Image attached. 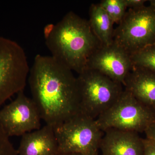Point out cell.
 I'll return each instance as SVG.
<instances>
[{"mask_svg":"<svg viewBox=\"0 0 155 155\" xmlns=\"http://www.w3.org/2000/svg\"><path fill=\"white\" fill-rule=\"evenodd\" d=\"M28 82L32 99L46 125L55 127L81 113L77 77L51 56H35Z\"/></svg>","mask_w":155,"mask_h":155,"instance_id":"1","label":"cell"},{"mask_svg":"<svg viewBox=\"0 0 155 155\" xmlns=\"http://www.w3.org/2000/svg\"><path fill=\"white\" fill-rule=\"evenodd\" d=\"M46 45L52 57L78 74L86 70L91 57L102 45L88 20L72 11L56 24Z\"/></svg>","mask_w":155,"mask_h":155,"instance_id":"2","label":"cell"},{"mask_svg":"<svg viewBox=\"0 0 155 155\" xmlns=\"http://www.w3.org/2000/svg\"><path fill=\"white\" fill-rule=\"evenodd\" d=\"M77 77L80 112L96 119L118 99L124 89L101 73L87 69Z\"/></svg>","mask_w":155,"mask_h":155,"instance_id":"3","label":"cell"},{"mask_svg":"<svg viewBox=\"0 0 155 155\" xmlns=\"http://www.w3.org/2000/svg\"><path fill=\"white\" fill-rule=\"evenodd\" d=\"M54 129L58 153L98 155L104 132L96 119L80 113Z\"/></svg>","mask_w":155,"mask_h":155,"instance_id":"4","label":"cell"},{"mask_svg":"<svg viewBox=\"0 0 155 155\" xmlns=\"http://www.w3.org/2000/svg\"><path fill=\"white\" fill-rule=\"evenodd\" d=\"M130 9L114 29V41L130 54L155 43V1Z\"/></svg>","mask_w":155,"mask_h":155,"instance_id":"5","label":"cell"},{"mask_svg":"<svg viewBox=\"0 0 155 155\" xmlns=\"http://www.w3.org/2000/svg\"><path fill=\"white\" fill-rule=\"evenodd\" d=\"M100 128L144 132L155 122V110L142 104L124 89L110 107L96 119Z\"/></svg>","mask_w":155,"mask_h":155,"instance_id":"6","label":"cell"},{"mask_svg":"<svg viewBox=\"0 0 155 155\" xmlns=\"http://www.w3.org/2000/svg\"><path fill=\"white\" fill-rule=\"evenodd\" d=\"M29 70L23 48L17 42L0 36V107L24 90Z\"/></svg>","mask_w":155,"mask_h":155,"instance_id":"7","label":"cell"},{"mask_svg":"<svg viewBox=\"0 0 155 155\" xmlns=\"http://www.w3.org/2000/svg\"><path fill=\"white\" fill-rule=\"evenodd\" d=\"M41 116L32 98L24 91L0 110V126L9 137L22 136L41 127Z\"/></svg>","mask_w":155,"mask_h":155,"instance_id":"8","label":"cell"},{"mask_svg":"<svg viewBox=\"0 0 155 155\" xmlns=\"http://www.w3.org/2000/svg\"><path fill=\"white\" fill-rule=\"evenodd\" d=\"M132 67L130 54L114 41L109 45L101 46L93 53L87 69L98 71L123 85Z\"/></svg>","mask_w":155,"mask_h":155,"instance_id":"9","label":"cell"},{"mask_svg":"<svg viewBox=\"0 0 155 155\" xmlns=\"http://www.w3.org/2000/svg\"><path fill=\"white\" fill-rule=\"evenodd\" d=\"M101 155H143V138L138 133L110 128L104 131Z\"/></svg>","mask_w":155,"mask_h":155,"instance_id":"10","label":"cell"},{"mask_svg":"<svg viewBox=\"0 0 155 155\" xmlns=\"http://www.w3.org/2000/svg\"><path fill=\"white\" fill-rule=\"evenodd\" d=\"M18 155H55L58 144L54 127L46 125L22 136Z\"/></svg>","mask_w":155,"mask_h":155,"instance_id":"11","label":"cell"},{"mask_svg":"<svg viewBox=\"0 0 155 155\" xmlns=\"http://www.w3.org/2000/svg\"><path fill=\"white\" fill-rule=\"evenodd\" d=\"M124 89L144 105L155 110V72L133 67L125 78Z\"/></svg>","mask_w":155,"mask_h":155,"instance_id":"12","label":"cell"},{"mask_svg":"<svg viewBox=\"0 0 155 155\" xmlns=\"http://www.w3.org/2000/svg\"><path fill=\"white\" fill-rule=\"evenodd\" d=\"M89 20L92 30L101 45L107 46L114 42V22L99 4H92Z\"/></svg>","mask_w":155,"mask_h":155,"instance_id":"13","label":"cell"},{"mask_svg":"<svg viewBox=\"0 0 155 155\" xmlns=\"http://www.w3.org/2000/svg\"><path fill=\"white\" fill-rule=\"evenodd\" d=\"M130 56L133 67L145 68L155 72V43Z\"/></svg>","mask_w":155,"mask_h":155,"instance_id":"14","label":"cell"},{"mask_svg":"<svg viewBox=\"0 0 155 155\" xmlns=\"http://www.w3.org/2000/svg\"><path fill=\"white\" fill-rule=\"evenodd\" d=\"M99 4L114 24H119L126 14L127 8L125 0H103Z\"/></svg>","mask_w":155,"mask_h":155,"instance_id":"15","label":"cell"},{"mask_svg":"<svg viewBox=\"0 0 155 155\" xmlns=\"http://www.w3.org/2000/svg\"><path fill=\"white\" fill-rule=\"evenodd\" d=\"M0 155H18L17 150L15 149L6 134L0 126Z\"/></svg>","mask_w":155,"mask_h":155,"instance_id":"16","label":"cell"},{"mask_svg":"<svg viewBox=\"0 0 155 155\" xmlns=\"http://www.w3.org/2000/svg\"><path fill=\"white\" fill-rule=\"evenodd\" d=\"M143 155H155V140L143 138Z\"/></svg>","mask_w":155,"mask_h":155,"instance_id":"17","label":"cell"},{"mask_svg":"<svg viewBox=\"0 0 155 155\" xmlns=\"http://www.w3.org/2000/svg\"><path fill=\"white\" fill-rule=\"evenodd\" d=\"M147 1L145 0H125L127 8L130 9L138 8L145 5Z\"/></svg>","mask_w":155,"mask_h":155,"instance_id":"18","label":"cell"},{"mask_svg":"<svg viewBox=\"0 0 155 155\" xmlns=\"http://www.w3.org/2000/svg\"><path fill=\"white\" fill-rule=\"evenodd\" d=\"M55 26V25H54L53 23H49L45 26L43 33L45 41L49 38L50 37L54 29Z\"/></svg>","mask_w":155,"mask_h":155,"instance_id":"19","label":"cell"},{"mask_svg":"<svg viewBox=\"0 0 155 155\" xmlns=\"http://www.w3.org/2000/svg\"><path fill=\"white\" fill-rule=\"evenodd\" d=\"M146 138L155 140V122L151 124L144 131Z\"/></svg>","mask_w":155,"mask_h":155,"instance_id":"20","label":"cell"},{"mask_svg":"<svg viewBox=\"0 0 155 155\" xmlns=\"http://www.w3.org/2000/svg\"><path fill=\"white\" fill-rule=\"evenodd\" d=\"M55 155H81L75 153H58Z\"/></svg>","mask_w":155,"mask_h":155,"instance_id":"21","label":"cell"}]
</instances>
